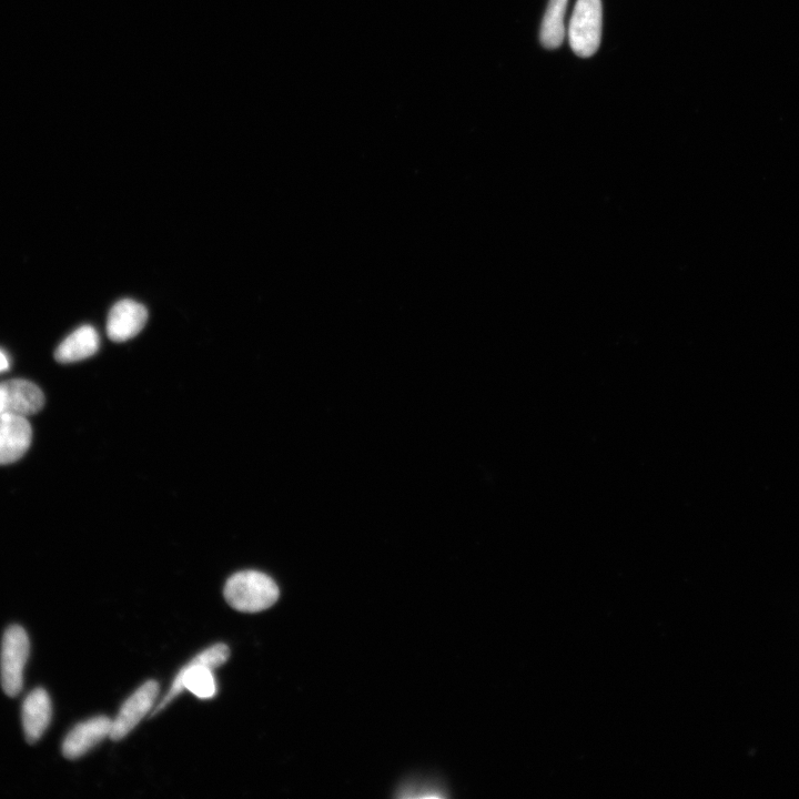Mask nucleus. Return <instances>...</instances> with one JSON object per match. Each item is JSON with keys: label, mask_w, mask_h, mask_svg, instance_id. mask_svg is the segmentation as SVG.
<instances>
[{"label": "nucleus", "mask_w": 799, "mask_h": 799, "mask_svg": "<svg viewBox=\"0 0 799 799\" xmlns=\"http://www.w3.org/2000/svg\"><path fill=\"white\" fill-rule=\"evenodd\" d=\"M230 657L226 644H216L200 653L182 669L171 686L165 699L157 706L156 712L163 711L184 691L196 695L201 700H209L217 694L214 670L224 665Z\"/></svg>", "instance_id": "1"}, {"label": "nucleus", "mask_w": 799, "mask_h": 799, "mask_svg": "<svg viewBox=\"0 0 799 799\" xmlns=\"http://www.w3.org/2000/svg\"><path fill=\"white\" fill-rule=\"evenodd\" d=\"M225 599L232 609L258 613L271 608L279 599L278 585L270 576L258 571H242L227 581Z\"/></svg>", "instance_id": "2"}, {"label": "nucleus", "mask_w": 799, "mask_h": 799, "mask_svg": "<svg viewBox=\"0 0 799 799\" xmlns=\"http://www.w3.org/2000/svg\"><path fill=\"white\" fill-rule=\"evenodd\" d=\"M29 651V637L23 627L9 626L3 637L0 654V679L3 690L9 697H16L23 691Z\"/></svg>", "instance_id": "3"}, {"label": "nucleus", "mask_w": 799, "mask_h": 799, "mask_svg": "<svg viewBox=\"0 0 799 799\" xmlns=\"http://www.w3.org/2000/svg\"><path fill=\"white\" fill-rule=\"evenodd\" d=\"M603 9L601 0H579L570 23V44L580 57H591L601 44Z\"/></svg>", "instance_id": "4"}, {"label": "nucleus", "mask_w": 799, "mask_h": 799, "mask_svg": "<svg viewBox=\"0 0 799 799\" xmlns=\"http://www.w3.org/2000/svg\"><path fill=\"white\" fill-rule=\"evenodd\" d=\"M159 695V685L149 681L129 697L111 726L110 740L118 742L134 731L143 718L153 709Z\"/></svg>", "instance_id": "5"}, {"label": "nucleus", "mask_w": 799, "mask_h": 799, "mask_svg": "<svg viewBox=\"0 0 799 799\" xmlns=\"http://www.w3.org/2000/svg\"><path fill=\"white\" fill-rule=\"evenodd\" d=\"M33 440V430L25 417L15 414L0 416V465L14 463L24 457Z\"/></svg>", "instance_id": "6"}, {"label": "nucleus", "mask_w": 799, "mask_h": 799, "mask_svg": "<svg viewBox=\"0 0 799 799\" xmlns=\"http://www.w3.org/2000/svg\"><path fill=\"white\" fill-rule=\"evenodd\" d=\"M148 311L140 303L125 299L111 308L107 321V333L111 341L125 342L135 338L146 326Z\"/></svg>", "instance_id": "7"}, {"label": "nucleus", "mask_w": 799, "mask_h": 799, "mask_svg": "<svg viewBox=\"0 0 799 799\" xmlns=\"http://www.w3.org/2000/svg\"><path fill=\"white\" fill-rule=\"evenodd\" d=\"M113 720L97 716L73 728L63 743V754L67 760H78L110 736Z\"/></svg>", "instance_id": "8"}, {"label": "nucleus", "mask_w": 799, "mask_h": 799, "mask_svg": "<svg viewBox=\"0 0 799 799\" xmlns=\"http://www.w3.org/2000/svg\"><path fill=\"white\" fill-rule=\"evenodd\" d=\"M4 390L5 414L29 417L42 411L45 396L35 383L27 380H10L2 383Z\"/></svg>", "instance_id": "9"}, {"label": "nucleus", "mask_w": 799, "mask_h": 799, "mask_svg": "<svg viewBox=\"0 0 799 799\" xmlns=\"http://www.w3.org/2000/svg\"><path fill=\"white\" fill-rule=\"evenodd\" d=\"M52 716V701L44 689H36L26 697L23 727L27 743L36 744L43 737L52 722Z\"/></svg>", "instance_id": "10"}, {"label": "nucleus", "mask_w": 799, "mask_h": 799, "mask_svg": "<svg viewBox=\"0 0 799 799\" xmlns=\"http://www.w3.org/2000/svg\"><path fill=\"white\" fill-rule=\"evenodd\" d=\"M99 343V335L94 327H80L60 343L55 358L60 363L83 361L95 355Z\"/></svg>", "instance_id": "11"}, {"label": "nucleus", "mask_w": 799, "mask_h": 799, "mask_svg": "<svg viewBox=\"0 0 799 799\" xmlns=\"http://www.w3.org/2000/svg\"><path fill=\"white\" fill-rule=\"evenodd\" d=\"M569 0H550L541 29L544 47L555 49L563 44L565 37L564 17Z\"/></svg>", "instance_id": "12"}, {"label": "nucleus", "mask_w": 799, "mask_h": 799, "mask_svg": "<svg viewBox=\"0 0 799 799\" xmlns=\"http://www.w3.org/2000/svg\"><path fill=\"white\" fill-rule=\"evenodd\" d=\"M10 368V361L6 353L0 349V372H5Z\"/></svg>", "instance_id": "13"}, {"label": "nucleus", "mask_w": 799, "mask_h": 799, "mask_svg": "<svg viewBox=\"0 0 799 799\" xmlns=\"http://www.w3.org/2000/svg\"><path fill=\"white\" fill-rule=\"evenodd\" d=\"M5 414L4 390L2 383H0V416Z\"/></svg>", "instance_id": "14"}]
</instances>
